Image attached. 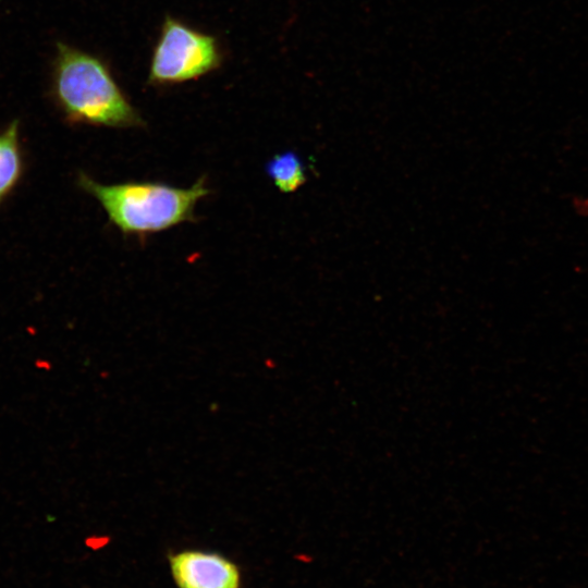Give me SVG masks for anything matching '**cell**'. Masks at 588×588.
I'll return each mask as SVG.
<instances>
[{"instance_id":"52a82bcc","label":"cell","mask_w":588,"mask_h":588,"mask_svg":"<svg viewBox=\"0 0 588 588\" xmlns=\"http://www.w3.org/2000/svg\"><path fill=\"white\" fill-rule=\"evenodd\" d=\"M574 209L581 216L588 217V197L574 198Z\"/></svg>"},{"instance_id":"3957f363","label":"cell","mask_w":588,"mask_h":588,"mask_svg":"<svg viewBox=\"0 0 588 588\" xmlns=\"http://www.w3.org/2000/svg\"><path fill=\"white\" fill-rule=\"evenodd\" d=\"M218 39L167 15L154 47L147 83L168 86L205 76L221 66Z\"/></svg>"},{"instance_id":"277c9868","label":"cell","mask_w":588,"mask_h":588,"mask_svg":"<svg viewBox=\"0 0 588 588\" xmlns=\"http://www.w3.org/2000/svg\"><path fill=\"white\" fill-rule=\"evenodd\" d=\"M173 578L180 588H238L236 566L218 554L185 551L170 558Z\"/></svg>"},{"instance_id":"5b68a950","label":"cell","mask_w":588,"mask_h":588,"mask_svg":"<svg viewBox=\"0 0 588 588\" xmlns=\"http://www.w3.org/2000/svg\"><path fill=\"white\" fill-rule=\"evenodd\" d=\"M24 171L20 121L13 120L0 132V206L20 185Z\"/></svg>"},{"instance_id":"ba28073f","label":"cell","mask_w":588,"mask_h":588,"mask_svg":"<svg viewBox=\"0 0 588 588\" xmlns=\"http://www.w3.org/2000/svg\"><path fill=\"white\" fill-rule=\"evenodd\" d=\"M34 366L35 368L39 369V370H42V371H49L52 369V364L49 359L47 358H42V357H38L35 359L34 362Z\"/></svg>"},{"instance_id":"7a4b0ae2","label":"cell","mask_w":588,"mask_h":588,"mask_svg":"<svg viewBox=\"0 0 588 588\" xmlns=\"http://www.w3.org/2000/svg\"><path fill=\"white\" fill-rule=\"evenodd\" d=\"M76 181L125 235H145L193 221L197 203L210 193L205 177L187 188L160 182L102 184L84 172L78 173Z\"/></svg>"},{"instance_id":"6da1fadb","label":"cell","mask_w":588,"mask_h":588,"mask_svg":"<svg viewBox=\"0 0 588 588\" xmlns=\"http://www.w3.org/2000/svg\"><path fill=\"white\" fill-rule=\"evenodd\" d=\"M50 90L56 107L70 125L114 128L145 125L108 64L62 41L56 45Z\"/></svg>"},{"instance_id":"8992f818","label":"cell","mask_w":588,"mask_h":588,"mask_svg":"<svg viewBox=\"0 0 588 588\" xmlns=\"http://www.w3.org/2000/svg\"><path fill=\"white\" fill-rule=\"evenodd\" d=\"M266 172L282 193L295 192L306 182L305 166L294 151L272 157L266 164Z\"/></svg>"}]
</instances>
